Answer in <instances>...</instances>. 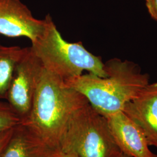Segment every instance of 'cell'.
Listing matches in <instances>:
<instances>
[{"label": "cell", "instance_id": "cell-1", "mask_svg": "<svg viewBox=\"0 0 157 157\" xmlns=\"http://www.w3.org/2000/svg\"><path fill=\"white\" fill-rule=\"evenodd\" d=\"M108 76L92 73L65 80L69 87L84 95L90 105L105 117L123 111L125 104L150 83L147 73L135 63L112 58L104 63Z\"/></svg>", "mask_w": 157, "mask_h": 157}, {"label": "cell", "instance_id": "cell-2", "mask_svg": "<svg viewBox=\"0 0 157 157\" xmlns=\"http://www.w3.org/2000/svg\"><path fill=\"white\" fill-rule=\"evenodd\" d=\"M87 103L84 95L44 68L35 91L30 115L22 122L28 124L47 143L59 150L61 137L70 117Z\"/></svg>", "mask_w": 157, "mask_h": 157}, {"label": "cell", "instance_id": "cell-3", "mask_svg": "<svg viewBox=\"0 0 157 157\" xmlns=\"http://www.w3.org/2000/svg\"><path fill=\"white\" fill-rule=\"evenodd\" d=\"M44 21L43 33L32 42L30 48L45 70L63 80L79 76L84 71L101 78L108 76L100 57L87 50L81 42L66 41L49 14Z\"/></svg>", "mask_w": 157, "mask_h": 157}, {"label": "cell", "instance_id": "cell-4", "mask_svg": "<svg viewBox=\"0 0 157 157\" xmlns=\"http://www.w3.org/2000/svg\"><path fill=\"white\" fill-rule=\"evenodd\" d=\"M59 150L74 157H121L107 119L89 103L75 111L63 130Z\"/></svg>", "mask_w": 157, "mask_h": 157}, {"label": "cell", "instance_id": "cell-5", "mask_svg": "<svg viewBox=\"0 0 157 157\" xmlns=\"http://www.w3.org/2000/svg\"><path fill=\"white\" fill-rule=\"evenodd\" d=\"M43 69L42 63L30 47H28L15 67L6 100L22 122L30 115L35 91Z\"/></svg>", "mask_w": 157, "mask_h": 157}, {"label": "cell", "instance_id": "cell-6", "mask_svg": "<svg viewBox=\"0 0 157 157\" xmlns=\"http://www.w3.org/2000/svg\"><path fill=\"white\" fill-rule=\"evenodd\" d=\"M44 26V19L34 17L20 0H0V34L25 37L33 42L43 33Z\"/></svg>", "mask_w": 157, "mask_h": 157}, {"label": "cell", "instance_id": "cell-7", "mask_svg": "<svg viewBox=\"0 0 157 157\" xmlns=\"http://www.w3.org/2000/svg\"><path fill=\"white\" fill-rule=\"evenodd\" d=\"M122 111L141 130L149 146L157 149V83L148 84Z\"/></svg>", "mask_w": 157, "mask_h": 157}, {"label": "cell", "instance_id": "cell-8", "mask_svg": "<svg viewBox=\"0 0 157 157\" xmlns=\"http://www.w3.org/2000/svg\"><path fill=\"white\" fill-rule=\"evenodd\" d=\"M105 118L114 140L123 154L131 157H153L146 136L123 111Z\"/></svg>", "mask_w": 157, "mask_h": 157}, {"label": "cell", "instance_id": "cell-9", "mask_svg": "<svg viewBox=\"0 0 157 157\" xmlns=\"http://www.w3.org/2000/svg\"><path fill=\"white\" fill-rule=\"evenodd\" d=\"M59 151L28 124L21 122L12 129L0 157H54Z\"/></svg>", "mask_w": 157, "mask_h": 157}, {"label": "cell", "instance_id": "cell-10", "mask_svg": "<svg viewBox=\"0 0 157 157\" xmlns=\"http://www.w3.org/2000/svg\"><path fill=\"white\" fill-rule=\"evenodd\" d=\"M27 48L0 44V100H6L15 67Z\"/></svg>", "mask_w": 157, "mask_h": 157}, {"label": "cell", "instance_id": "cell-11", "mask_svg": "<svg viewBox=\"0 0 157 157\" xmlns=\"http://www.w3.org/2000/svg\"><path fill=\"white\" fill-rule=\"evenodd\" d=\"M21 122L7 101L0 100V137Z\"/></svg>", "mask_w": 157, "mask_h": 157}, {"label": "cell", "instance_id": "cell-12", "mask_svg": "<svg viewBox=\"0 0 157 157\" xmlns=\"http://www.w3.org/2000/svg\"><path fill=\"white\" fill-rule=\"evenodd\" d=\"M146 7L152 18L157 21V0H145Z\"/></svg>", "mask_w": 157, "mask_h": 157}, {"label": "cell", "instance_id": "cell-13", "mask_svg": "<svg viewBox=\"0 0 157 157\" xmlns=\"http://www.w3.org/2000/svg\"><path fill=\"white\" fill-rule=\"evenodd\" d=\"M12 129L6 132V133H5L4 134L2 135L1 137H0V153L2 151V150H3V148H4V147L6 145V144L7 143L8 141L9 140L11 135Z\"/></svg>", "mask_w": 157, "mask_h": 157}, {"label": "cell", "instance_id": "cell-14", "mask_svg": "<svg viewBox=\"0 0 157 157\" xmlns=\"http://www.w3.org/2000/svg\"><path fill=\"white\" fill-rule=\"evenodd\" d=\"M54 157H74L71 154H69L67 153H65L63 152L59 151V152L56 154V155Z\"/></svg>", "mask_w": 157, "mask_h": 157}, {"label": "cell", "instance_id": "cell-15", "mask_svg": "<svg viewBox=\"0 0 157 157\" xmlns=\"http://www.w3.org/2000/svg\"><path fill=\"white\" fill-rule=\"evenodd\" d=\"M121 157H131L129 156V155H126V154H123L122 153V155H121Z\"/></svg>", "mask_w": 157, "mask_h": 157}, {"label": "cell", "instance_id": "cell-16", "mask_svg": "<svg viewBox=\"0 0 157 157\" xmlns=\"http://www.w3.org/2000/svg\"><path fill=\"white\" fill-rule=\"evenodd\" d=\"M157 157V154H154V155H153V157Z\"/></svg>", "mask_w": 157, "mask_h": 157}]
</instances>
